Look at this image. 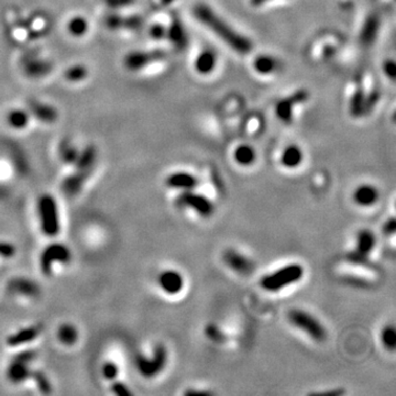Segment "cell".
<instances>
[{"mask_svg":"<svg viewBox=\"0 0 396 396\" xmlns=\"http://www.w3.org/2000/svg\"><path fill=\"white\" fill-rule=\"evenodd\" d=\"M194 13L198 21H201L219 39H222L227 46L239 54H248L252 50L251 41L232 29L207 5H197L194 9Z\"/></svg>","mask_w":396,"mask_h":396,"instance_id":"6da1fadb","label":"cell"},{"mask_svg":"<svg viewBox=\"0 0 396 396\" xmlns=\"http://www.w3.org/2000/svg\"><path fill=\"white\" fill-rule=\"evenodd\" d=\"M304 276V268L298 263L288 264L261 278V286L268 292H278L295 284Z\"/></svg>","mask_w":396,"mask_h":396,"instance_id":"7a4b0ae2","label":"cell"},{"mask_svg":"<svg viewBox=\"0 0 396 396\" xmlns=\"http://www.w3.org/2000/svg\"><path fill=\"white\" fill-rule=\"evenodd\" d=\"M41 229L48 237H55L60 232V216L55 198L51 195H43L38 204Z\"/></svg>","mask_w":396,"mask_h":396,"instance_id":"3957f363","label":"cell"},{"mask_svg":"<svg viewBox=\"0 0 396 396\" xmlns=\"http://www.w3.org/2000/svg\"><path fill=\"white\" fill-rule=\"evenodd\" d=\"M289 321L295 328L302 330L313 340L322 341L327 336V332L321 322L312 314L302 310H292L289 313Z\"/></svg>","mask_w":396,"mask_h":396,"instance_id":"277c9868","label":"cell"},{"mask_svg":"<svg viewBox=\"0 0 396 396\" xmlns=\"http://www.w3.org/2000/svg\"><path fill=\"white\" fill-rule=\"evenodd\" d=\"M167 363V351L163 344H158L153 350L151 358L143 355H137L135 364L138 372L144 378H154L162 372Z\"/></svg>","mask_w":396,"mask_h":396,"instance_id":"5b68a950","label":"cell"},{"mask_svg":"<svg viewBox=\"0 0 396 396\" xmlns=\"http://www.w3.org/2000/svg\"><path fill=\"white\" fill-rule=\"evenodd\" d=\"M72 259V252L68 246L63 244H51L43 249L40 255V268L43 275L52 274L54 263H69Z\"/></svg>","mask_w":396,"mask_h":396,"instance_id":"8992f818","label":"cell"},{"mask_svg":"<svg viewBox=\"0 0 396 396\" xmlns=\"http://www.w3.org/2000/svg\"><path fill=\"white\" fill-rule=\"evenodd\" d=\"M176 206L182 208L193 209L195 212L202 217H210L214 214L215 206L208 197L198 194L192 190H184L175 200Z\"/></svg>","mask_w":396,"mask_h":396,"instance_id":"52a82bcc","label":"cell"},{"mask_svg":"<svg viewBox=\"0 0 396 396\" xmlns=\"http://www.w3.org/2000/svg\"><path fill=\"white\" fill-rule=\"evenodd\" d=\"M376 244V234L371 230H360L357 234L356 249L347 254V260L356 266H366L369 263V254L373 251Z\"/></svg>","mask_w":396,"mask_h":396,"instance_id":"ba28073f","label":"cell"},{"mask_svg":"<svg viewBox=\"0 0 396 396\" xmlns=\"http://www.w3.org/2000/svg\"><path fill=\"white\" fill-rule=\"evenodd\" d=\"M36 354L33 350H27L14 357L7 368V378L12 383H21L31 376L29 364L35 358Z\"/></svg>","mask_w":396,"mask_h":396,"instance_id":"9c48e42d","label":"cell"},{"mask_svg":"<svg viewBox=\"0 0 396 396\" xmlns=\"http://www.w3.org/2000/svg\"><path fill=\"white\" fill-rule=\"evenodd\" d=\"M165 55V51L161 49L151 51H134L124 57V66L131 72H138L153 63L162 61Z\"/></svg>","mask_w":396,"mask_h":396,"instance_id":"30bf717a","label":"cell"},{"mask_svg":"<svg viewBox=\"0 0 396 396\" xmlns=\"http://www.w3.org/2000/svg\"><path fill=\"white\" fill-rule=\"evenodd\" d=\"M307 99L308 93L305 90H299L295 93H293L291 96L280 100L277 102L275 108L277 118L285 123L291 122L293 118V110H294L295 106L302 104V102L306 101Z\"/></svg>","mask_w":396,"mask_h":396,"instance_id":"8fae6325","label":"cell"},{"mask_svg":"<svg viewBox=\"0 0 396 396\" xmlns=\"http://www.w3.org/2000/svg\"><path fill=\"white\" fill-rule=\"evenodd\" d=\"M105 25L110 30H131L137 31L142 28L143 20L139 16H120L112 13L105 18Z\"/></svg>","mask_w":396,"mask_h":396,"instance_id":"7c38bea8","label":"cell"},{"mask_svg":"<svg viewBox=\"0 0 396 396\" xmlns=\"http://www.w3.org/2000/svg\"><path fill=\"white\" fill-rule=\"evenodd\" d=\"M161 290L168 295H176L184 288V277L175 270H165L158 277Z\"/></svg>","mask_w":396,"mask_h":396,"instance_id":"4fadbf2b","label":"cell"},{"mask_svg":"<svg viewBox=\"0 0 396 396\" xmlns=\"http://www.w3.org/2000/svg\"><path fill=\"white\" fill-rule=\"evenodd\" d=\"M224 261L231 270L239 274H249L253 269L252 262L236 250H227L224 254Z\"/></svg>","mask_w":396,"mask_h":396,"instance_id":"5bb4252c","label":"cell"},{"mask_svg":"<svg viewBox=\"0 0 396 396\" xmlns=\"http://www.w3.org/2000/svg\"><path fill=\"white\" fill-rule=\"evenodd\" d=\"M165 183L171 188L192 190L198 186V179L187 172H175L167 176Z\"/></svg>","mask_w":396,"mask_h":396,"instance_id":"9a60e30c","label":"cell"},{"mask_svg":"<svg viewBox=\"0 0 396 396\" xmlns=\"http://www.w3.org/2000/svg\"><path fill=\"white\" fill-rule=\"evenodd\" d=\"M41 333V328L39 326H29L21 328L18 332L11 334L7 338V344L9 347H19L22 344L31 342L38 338Z\"/></svg>","mask_w":396,"mask_h":396,"instance_id":"2e32d148","label":"cell"},{"mask_svg":"<svg viewBox=\"0 0 396 396\" xmlns=\"http://www.w3.org/2000/svg\"><path fill=\"white\" fill-rule=\"evenodd\" d=\"M380 194L377 187L369 184H363L356 188L354 193V201L361 207L373 206L379 200Z\"/></svg>","mask_w":396,"mask_h":396,"instance_id":"e0dca14e","label":"cell"},{"mask_svg":"<svg viewBox=\"0 0 396 396\" xmlns=\"http://www.w3.org/2000/svg\"><path fill=\"white\" fill-rule=\"evenodd\" d=\"M166 36L170 39V41L173 43V46L176 49L183 50L187 47V33L184 26H183L179 18H173L170 28L167 29Z\"/></svg>","mask_w":396,"mask_h":396,"instance_id":"ac0fdd59","label":"cell"},{"mask_svg":"<svg viewBox=\"0 0 396 396\" xmlns=\"http://www.w3.org/2000/svg\"><path fill=\"white\" fill-rule=\"evenodd\" d=\"M90 173L75 170L74 173L71 174L69 178H66L63 181V192L68 196H74L78 194L82 190L86 180L90 178Z\"/></svg>","mask_w":396,"mask_h":396,"instance_id":"d6986e66","label":"cell"},{"mask_svg":"<svg viewBox=\"0 0 396 396\" xmlns=\"http://www.w3.org/2000/svg\"><path fill=\"white\" fill-rule=\"evenodd\" d=\"M380 30V19L378 16L371 14L363 24L360 32V41L364 47H370L376 41Z\"/></svg>","mask_w":396,"mask_h":396,"instance_id":"ffe728a7","label":"cell"},{"mask_svg":"<svg viewBox=\"0 0 396 396\" xmlns=\"http://www.w3.org/2000/svg\"><path fill=\"white\" fill-rule=\"evenodd\" d=\"M96 159H97V151L95 149V146L93 145L86 146V148L78 154V158L75 162L76 170L91 174L92 171L94 170L95 163H96Z\"/></svg>","mask_w":396,"mask_h":396,"instance_id":"44dd1931","label":"cell"},{"mask_svg":"<svg viewBox=\"0 0 396 396\" xmlns=\"http://www.w3.org/2000/svg\"><path fill=\"white\" fill-rule=\"evenodd\" d=\"M8 289L12 293H17V294L25 296H35L40 292L39 286L33 281L24 277H18L10 281L8 284Z\"/></svg>","mask_w":396,"mask_h":396,"instance_id":"7402d4cb","label":"cell"},{"mask_svg":"<svg viewBox=\"0 0 396 396\" xmlns=\"http://www.w3.org/2000/svg\"><path fill=\"white\" fill-rule=\"evenodd\" d=\"M217 64V56L214 51L205 50L200 53L195 61L196 71L203 75H208L215 70Z\"/></svg>","mask_w":396,"mask_h":396,"instance_id":"603a6c76","label":"cell"},{"mask_svg":"<svg viewBox=\"0 0 396 396\" xmlns=\"http://www.w3.org/2000/svg\"><path fill=\"white\" fill-rule=\"evenodd\" d=\"M31 114L38 118L42 122H47V123H52L54 122L57 117V110L51 105L48 104H43V102H38L34 101L30 106Z\"/></svg>","mask_w":396,"mask_h":396,"instance_id":"cb8c5ba5","label":"cell"},{"mask_svg":"<svg viewBox=\"0 0 396 396\" xmlns=\"http://www.w3.org/2000/svg\"><path fill=\"white\" fill-rule=\"evenodd\" d=\"M304 159V154L303 151L298 148L297 145H289L286 148L281 157V162L282 164L288 167V168H295L298 165L302 164Z\"/></svg>","mask_w":396,"mask_h":396,"instance_id":"d4e9b609","label":"cell"},{"mask_svg":"<svg viewBox=\"0 0 396 396\" xmlns=\"http://www.w3.org/2000/svg\"><path fill=\"white\" fill-rule=\"evenodd\" d=\"M29 119H30L29 113L20 108L12 109L7 114V123H8L11 128L17 130L25 129L28 126Z\"/></svg>","mask_w":396,"mask_h":396,"instance_id":"484cf974","label":"cell"},{"mask_svg":"<svg viewBox=\"0 0 396 396\" xmlns=\"http://www.w3.org/2000/svg\"><path fill=\"white\" fill-rule=\"evenodd\" d=\"M255 151L250 145L242 144L234 150L233 158L236 162L242 166L251 165L255 161Z\"/></svg>","mask_w":396,"mask_h":396,"instance_id":"4316f807","label":"cell"},{"mask_svg":"<svg viewBox=\"0 0 396 396\" xmlns=\"http://www.w3.org/2000/svg\"><path fill=\"white\" fill-rule=\"evenodd\" d=\"M51 70V65L48 62L40 60H29L25 62V71L31 77H42L47 75Z\"/></svg>","mask_w":396,"mask_h":396,"instance_id":"83f0119b","label":"cell"},{"mask_svg":"<svg viewBox=\"0 0 396 396\" xmlns=\"http://www.w3.org/2000/svg\"><path fill=\"white\" fill-rule=\"evenodd\" d=\"M57 338L65 346H72L78 339L77 329L71 324H63L57 330Z\"/></svg>","mask_w":396,"mask_h":396,"instance_id":"f1b7e54d","label":"cell"},{"mask_svg":"<svg viewBox=\"0 0 396 396\" xmlns=\"http://www.w3.org/2000/svg\"><path fill=\"white\" fill-rule=\"evenodd\" d=\"M68 31L72 36L82 38L88 31V21L82 16L73 17L68 22Z\"/></svg>","mask_w":396,"mask_h":396,"instance_id":"f546056e","label":"cell"},{"mask_svg":"<svg viewBox=\"0 0 396 396\" xmlns=\"http://www.w3.org/2000/svg\"><path fill=\"white\" fill-rule=\"evenodd\" d=\"M365 101H366V96L364 92L361 90H358L355 92V94L352 95L351 100H350V113L351 116L354 117H360L362 116L366 110H365Z\"/></svg>","mask_w":396,"mask_h":396,"instance_id":"4dcf8cb0","label":"cell"},{"mask_svg":"<svg viewBox=\"0 0 396 396\" xmlns=\"http://www.w3.org/2000/svg\"><path fill=\"white\" fill-rule=\"evenodd\" d=\"M254 70L260 74H270L276 69V61L270 55H260L254 60Z\"/></svg>","mask_w":396,"mask_h":396,"instance_id":"1f68e13d","label":"cell"},{"mask_svg":"<svg viewBox=\"0 0 396 396\" xmlns=\"http://www.w3.org/2000/svg\"><path fill=\"white\" fill-rule=\"evenodd\" d=\"M64 76L66 80H69L71 83H78L82 82L88 76V70L83 64H76L66 70Z\"/></svg>","mask_w":396,"mask_h":396,"instance_id":"d6a6232c","label":"cell"},{"mask_svg":"<svg viewBox=\"0 0 396 396\" xmlns=\"http://www.w3.org/2000/svg\"><path fill=\"white\" fill-rule=\"evenodd\" d=\"M58 154H60V159L66 164H75L76 160L78 158L79 152L75 146H73L69 142L61 143L60 148H58Z\"/></svg>","mask_w":396,"mask_h":396,"instance_id":"836d02e7","label":"cell"},{"mask_svg":"<svg viewBox=\"0 0 396 396\" xmlns=\"http://www.w3.org/2000/svg\"><path fill=\"white\" fill-rule=\"evenodd\" d=\"M381 341L387 350H394L396 346V332L393 326H386L381 333Z\"/></svg>","mask_w":396,"mask_h":396,"instance_id":"e575fe53","label":"cell"},{"mask_svg":"<svg viewBox=\"0 0 396 396\" xmlns=\"http://www.w3.org/2000/svg\"><path fill=\"white\" fill-rule=\"evenodd\" d=\"M30 378H32L34 380V382L36 383V386H38L39 391L41 393L50 394L51 392H52V386H51L50 381L44 373H42L40 371L31 372Z\"/></svg>","mask_w":396,"mask_h":396,"instance_id":"d590c367","label":"cell"},{"mask_svg":"<svg viewBox=\"0 0 396 396\" xmlns=\"http://www.w3.org/2000/svg\"><path fill=\"white\" fill-rule=\"evenodd\" d=\"M102 376H104L107 380H114L117 378L119 373L118 365L114 362H106L104 365H102Z\"/></svg>","mask_w":396,"mask_h":396,"instance_id":"8d00e7d4","label":"cell"},{"mask_svg":"<svg viewBox=\"0 0 396 396\" xmlns=\"http://www.w3.org/2000/svg\"><path fill=\"white\" fill-rule=\"evenodd\" d=\"M150 35L151 38L154 39V40H163L165 36H166V32H167V29L161 24H154L151 28H150Z\"/></svg>","mask_w":396,"mask_h":396,"instance_id":"74e56055","label":"cell"},{"mask_svg":"<svg viewBox=\"0 0 396 396\" xmlns=\"http://www.w3.org/2000/svg\"><path fill=\"white\" fill-rule=\"evenodd\" d=\"M206 335L209 339L216 342H222L224 340V335L217 326L215 325H208L206 328Z\"/></svg>","mask_w":396,"mask_h":396,"instance_id":"f35d334b","label":"cell"},{"mask_svg":"<svg viewBox=\"0 0 396 396\" xmlns=\"http://www.w3.org/2000/svg\"><path fill=\"white\" fill-rule=\"evenodd\" d=\"M16 253V248L9 242L0 241V256L3 258H11Z\"/></svg>","mask_w":396,"mask_h":396,"instance_id":"ab89813d","label":"cell"},{"mask_svg":"<svg viewBox=\"0 0 396 396\" xmlns=\"http://www.w3.org/2000/svg\"><path fill=\"white\" fill-rule=\"evenodd\" d=\"M104 4L112 9H119L128 7L135 3V0H102Z\"/></svg>","mask_w":396,"mask_h":396,"instance_id":"60d3db41","label":"cell"},{"mask_svg":"<svg viewBox=\"0 0 396 396\" xmlns=\"http://www.w3.org/2000/svg\"><path fill=\"white\" fill-rule=\"evenodd\" d=\"M112 391L118 396H128L132 395V392L129 390V387L123 382H115L112 385Z\"/></svg>","mask_w":396,"mask_h":396,"instance_id":"b9f144b4","label":"cell"},{"mask_svg":"<svg viewBox=\"0 0 396 396\" xmlns=\"http://www.w3.org/2000/svg\"><path fill=\"white\" fill-rule=\"evenodd\" d=\"M395 231H396V220L394 217H392L385 222L383 226V233L388 237V236H393Z\"/></svg>","mask_w":396,"mask_h":396,"instance_id":"7bdbcfd3","label":"cell"},{"mask_svg":"<svg viewBox=\"0 0 396 396\" xmlns=\"http://www.w3.org/2000/svg\"><path fill=\"white\" fill-rule=\"evenodd\" d=\"M384 73L386 74L387 77H390L391 79H394L395 74H396V65L393 60H388L384 63Z\"/></svg>","mask_w":396,"mask_h":396,"instance_id":"ee69618b","label":"cell"},{"mask_svg":"<svg viewBox=\"0 0 396 396\" xmlns=\"http://www.w3.org/2000/svg\"><path fill=\"white\" fill-rule=\"evenodd\" d=\"M269 2H271V0H251V4H252V6L259 7V6H262L263 4H267Z\"/></svg>","mask_w":396,"mask_h":396,"instance_id":"f6af8a7d","label":"cell"},{"mask_svg":"<svg viewBox=\"0 0 396 396\" xmlns=\"http://www.w3.org/2000/svg\"><path fill=\"white\" fill-rule=\"evenodd\" d=\"M174 2H175V0H161V3H162V4L165 5V6L171 5V4H173Z\"/></svg>","mask_w":396,"mask_h":396,"instance_id":"bcb514c9","label":"cell"}]
</instances>
